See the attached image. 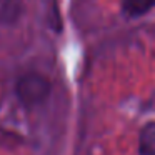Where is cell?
<instances>
[{"instance_id": "cell-2", "label": "cell", "mask_w": 155, "mask_h": 155, "mask_svg": "<svg viewBox=\"0 0 155 155\" xmlns=\"http://www.w3.org/2000/svg\"><path fill=\"white\" fill-rule=\"evenodd\" d=\"M138 153L155 155V122H148L140 132L138 138Z\"/></svg>"}, {"instance_id": "cell-3", "label": "cell", "mask_w": 155, "mask_h": 155, "mask_svg": "<svg viewBox=\"0 0 155 155\" xmlns=\"http://www.w3.org/2000/svg\"><path fill=\"white\" fill-rule=\"evenodd\" d=\"M155 7V0H122V10L128 17H142Z\"/></svg>"}, {"instance_id": "cell-1", "label": "cell", "mask_w": 155, "mask_h": 155, "mask_svg": "<svg viewBox=\"0 0 155 155\" xmlns=\"http://www.w3.org/2000/svg\"><path fill=\"white\" fill-rule=\"evenodd\" d=\"M50 82L40 74H27L17 82V97L25 105H38L45 102L50 95Z\"/></svg>"}]
</instances>
